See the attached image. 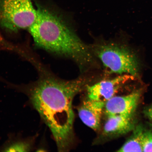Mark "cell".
Masks as SVG:
<instances>
[{"mask_svg": "<svg viewBox=\"0 0 152 152\" xmlns=\"http://www.w3.org/2000/svg\"><path fill=\"white\" fill-rule=\"evenodd\" d=\"M37 136L26 138H15L7 142L2 148L5 152H28L34 149Z\"/></svg>", "mask_w": 152, "mask_h": 152, "instance_id": "10", "label": "cell"}, {"mask_svg": "<svg viewBox=\"0 0 152 152\" xmlns=\"http://www.w3.org/2000/svg\"><path fill=\"white\" fill-rule=\"evenodd\" d=\"M105 103L89 99L83 101L79 108L80 118L85 124L95 131L100 129Z\"/></svg>", "mask_w": 152, "mask_h": 152, "instance_id": "7", "label": "cell"}, {"mask_svg": "<svg viewBox=\"0 0 152 152\" xmlns=\"http://www.w3.org/2000/svg\"><path fill=\"white\" fill-rule=\"evenodd\" d=\"M91 49L111 73L137 76L140 64L136 55L127 48L115 43L94 45Z\"/></svg>", "mask_w": 152, "mask_h": 152, "instance_id": "3", "label": "cell"}, {"mask_svg": "<svg viewBox=\"0 0 152 152\" xmlns=\"http://www.w3.org/2000/svg\"><path fill=\"white\" fill-rule=\"evenodd\" d=\"M133 115H115L107 116L102 134L107 138L123 135L131 132L135 126Z\"/></svg>", "mask_w": 152, "mask_h": 152, "instance_id": "8", "label": "cell"}, {"mask_svg": "<svg viewBox=\"0 0 152 152\" xmlns=\"http://www.w3.org/2000/svg\"><path fill=\"white\" fill-rule=\"evenodd\" d=\"M145 113L149 118L152 120V105L146 110Z\"/></svg>", "mask_w": 152, "mask_h": 152, "instance_id": "12", "label": "cell"}, {"mask_svg": "<svg viewBox=\"0 0 152 152\" xmlns=\"http://www.w3.org/2000/svg\"><path fill=\"white\" fill-rule=\"evenodd\" d=\"M144 129L142 124L135 126L130 137L117 151L143 152L142 136Z\"/></svg>", "mask_w": 152, "mask_h": 152, "instance_id": "9", "label": "cell"}, {"mask_svg": "<svg viewBox=\"0 0 152 152\" xmlns=\"http://www.w3.org/2000/svg\"><path fill=\"white\" fill-rule=\"evenodd\" d=\"M142 147L143 152H152V130L144 129Z\"/></svg>", "mask_w": 152, "mask_h": 152, "instance_id": "11", "label": "cell"}, {"mask_svg": "<svg viewBox=\"0 0 152 152\" xmlns=\"http://www.w3.org/2000/svg\"><path fill=\"white\" fill-rule=\"evenodd\" d=\"M39 77L28 84L10 83L11 88L23 93L50 129L59 151H67L73 141L75 115L72 103L83 90L82 79L66 81L43 67H37Z\"/></svg>", "mask_w": 152, "mask_h": 152, "instance_id": "1", "label": "cell"}, {"mask_svg": "<svg viewBox=\"0 0 152 152\" xmlns=\"http://www.w3.org/2000/svg\"><path fill=\"white\" fill-rule=\"evenodd\" d=\"M133 76L128 75L119 76L109 80H104L87 86L88 98L105 103L113 96L125 83Z\"/></svg>", "mask_w": 152, "mask_h": 152, "instance_id": "5", "label": "cell"}, {"mask_svg": "<svg viewBox=\"0 0 152 152\" xmlns=\"http://www.w3.org/2000/svg\"><path fill=\"white\" fill-rule=\"evenodd\" d=\"M37 8L31 0H0V28L28 29L35 22Z\"/></svg>", "mask_w": 152, "mask_h": 152, "instance_id": "4", "label": "cell"}, {"mask_svg": "<svg viewBox=\"0 0 152 152\" xmlns=\"http://www.w3.org/2000/svg\"><path fill=\"white\" fill-rule=\"evenodd\" d=\"M35 1L37 17L28 30L36 46L69 58L82 67L94 65L90 48L68 25L59 10L52 3Z\"/></svg>", "mask_w": 152, "mask_h": 152, "instance_id": "2", "label": "cell"}, {"mask_svg": "<svg viewBox=\"0 0 152 152\" xmlns=\"http://www.w3.org/2000/svg\"><path fill=\"white\" fill-rule=\"evenodd\" d=\"M141 94V90H138L126 96H113L104 104V110L106 115H133Z\"/></svg>", "mask_w": 152, "mask_h": 152, "instance_id": "6", "label": "cell"}]
</instances>
